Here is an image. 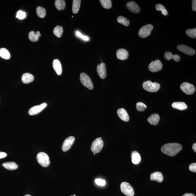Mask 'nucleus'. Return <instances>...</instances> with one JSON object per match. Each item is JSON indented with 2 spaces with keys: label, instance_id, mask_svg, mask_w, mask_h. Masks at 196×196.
Here are the masks:
<instances>
[{
  "label": "nucleus",
  "instance_id": "obj_25",
  "mask_svg": "<svg viewBox=\"0 0 196 196\" xmlns=\"http://www.w3.org/2000/svg\"><path fill=\"white\" fill-rule=\"evenodd\" d=\"M2 166L5 168L9 170H15L18 167L17 164L15 162H9L3 163Z\"/></svg>",
  "mask_w": 196,
  "mask_h": 196
},
{
  "label": "nucleus",
  "instance_id": "obj_37",
  "mask_svg": "<svg viewBox=\"0 0 196 196\" xmlns=\"http://www.w3.org/2000/svg\"><path fill=\"white\" fill-rule=\"evenodd\" d=\"M96 183L98 185L101 186H103L105 185V181L104 180L101 179H97L95 180Z\"/></svg>",
  "mask_w": 196,
  "mask_h": 196
},
{
  "label": "nucleus",
  "instance_id": "obj_2",
  "mask_svg": "<svg viewBox=\"0 0 196 196\" xmlns=\"http://www.w3.org/2000/svg\"><path fill=\"white\" fill-rule=\"evenodd\" d=\"M142 86L145 90L151 92H157L160 89V84L158 83H152L150 80L144 82Z\"/></svg>",
  "mask_w": 196,
  "mask_h": 196
},
{
  "label": "nucleus",
  "instance_id": "obj_20",
  "mask_svg": "<svg viewBox=\"0 0 196 196\" xmlns=\"http://www.w3.org/2000/svg\"><path fill=\"white\" fill-rule=\"evenodd\" d=\"M34 77L31 73H26L23 74L21 77V80L24 84H28L34 81Z\"/></svg>",
  "mask_w": 196,
  "mask_h": 196
},
{
  "label": "nucleus",
  "instance_id": "obj_30",
  "mask_svg": "<svg viewBox=\"0 0 196 196\" xmlns=\"http://www.w3.org/2000/svg\"><path fill=\"white\" fill-rule=\"evenodd\" d=\"M117 21L119 23L122 24V25L126 26H128L130 24L129 20L123 16H118L117 18Z\"/></svg>",
  "mask_w": 196,
  "mask_h": 196
},
{
  "label": "nucleus",
  "instance_id": "obj_40",
  "mask_svg": "<svg viewBox=\"0 0 196 196\" xmlns=\"http://www.w3.org/2000/svg\"><path fill=\"white\" fill-rule=\"evenodd\" d=\"M7 156V154L5 152H0V159L5 158Z\"/></svg>",
  "mask_w": 196,
  "mask_h": 196
},
{
  "label": "nucleus",
  "instance_id": "obj_8",
  "mask_svg": "<svg viewBox=\"0 0 196 196\" xmlns=\"http://www.w3.org/2000/svg\"><path fill=\"white\" fill-rule=\"evenodd\" d=\"M153 29V27L150 24H148L141 27L138 32V35L140 37L145 38L150 34L151 32Z\"/></svg>",
  "mask_w": 196,
  "mask_h": 196
},
{
  "label": "nucleus",
  "instance_id": "obj_4",
  "mask_svg": "<svg viewBox=\"0 0 196 196\" xmlns=\"http://www.w3.org/2000/svg\"><path fill=\"white\" fill-rule=\"evenodd\" d=\"M80 80L83 85L90 90H92L93 85L92 80L88 75L85 73H81L80 75Z\"/></svg>",
  "mask_w": 196,
  "mask_h": 196
},
{
  "label": "nucleus",
  "instance_id": "obj_19",
  "mask_svg": "<svg viewBox=\"0 0 196 196\" xmlns=\"http://www.w3.org/2000/svg\"><path fill=\"white\" fill-rule=\"evenodd\" d=\"M160 117L158 114H154L148 118V121L151 125H157L160 121Z\"/></svg>",
  "mask_w": 196,
  "mask_h": 196
},
{
  "label": "nucleus",
  "instance_id": "obj_12",
  "mask_svg": "<svg viewBox=\"0 0 196 196\" xmlns=\"http://www.w3.org/2000/svg\"><path fill=\"white\" fill-rule=\"evenodd\" d=\"M75 138L73 136H70L64 141L62 146V149L64 152H66L70 149L71 147L74 143Z\"/></svg>",
  "mask_w": 196,
  "mask_h": 196
},
{
  "label": "nucleus",
  "instance_id": "obj_22",
  "mask_svg": "<svg viewBox=\"0 0 196 196\" xmlns=\"http://www.w3.org/2000/svg\"><path fill=\"white\" fill-rule=\"evenodd\" d=\"M172 107L174 108L177 109L181 111H183L187 108V105L183 102H174L172 104Z\"/></svg>",
  "mask_w": 196,
  "mask_h": 196
},
{
  "label": "nucleus",
  "instance_id": "obj_24",
  "mask_svg": "<svg viewBox=\"0 0 196 196\" xmlns=\"http://www.w3.org/2000/svg\"><path fill=\"white\" fill-rule=\"evenodd\" d=\"M29 39L32 42L38 41L39 39V36H41L40 32L37 31L36 33H35L33 31H31L29 33Z\"/></svg>",
  "mask_w": 196,
  "mask_h": 196
},
{
  "label": "nucleus",
  "instance_id": "obj_35",
  "mask_svg": "<svg viewBox=\"0 0 196 196\" xmlns=\"http://www.w3.org/2000/svg\"><path fill=\"white\" fill-rule=\"evenodd\" d=\"M136 107L137 111H145L147 108V106L145 103L141 102H138L136 103Z\"/></svg>",
  "mask_w": 196,
  "mask_h": 196
},
{
  "label": "nucleus",
  "instance_id": "obj_7",
  "mask_svg": "<svg viewBox=\"0 0 196 196\" xmlns=\"http://www.w3.org/2000/svg\"><path fill=\"white\" fill-rule=\"evenodd\" d=\"M180 88L183 92L188 95L193 94L195 91L194 86L187 82L182 83L180 86Z\"/></svg>",
  "mask_w": 196,
  "mask_h": 196
},
{
  "label": "nucleus",
  "instance_id": "obj_34",
  "mask_svg": "<svg viewBox=\"0 0 196 196\" xmlns=\"http://www.w3.org/2000/svg\"><path fill=\"white\" fill-rule=\"evenodd\" d=\"M186 33L188 36L192 38H196V28L187 30Z\"/></svg>",
  "mask_w": 196,
  "mask_h": 196
},
{
  "label": "nucleus",
  "instance_id": "obj_17",
  "mask_svg": "<svg viewBox=\"0 0 196 196\" xmlns=\"http://www.w3.org/2000/svg\"><path fill=\"white\" fill-rule=\"evenodd\" d=\"M53 67L57 75H61L62 74V67L59 60L57 59L54 60L53 62Z\"/></svg>",
  "mask_w": 196,
  "mask_h": 196
},
{
  "label": "nucleus",
  "instance_id": "obj_41",
  "mask_svg": "<svg viewBox=\"0 0 196 196\" xmlns=\"http://www.w3.org/2000/svg\"><path fill=\"white\" fill-rule=\"evenodd\" d=\"M81 38L82 39H83V40L85 41H88L89 40V38H88V37L84 36V35H83V36H82Z\"/></svg>",
  "mask_w": 196,
  "mask_h": 196
},
{
  "label": "nucleus",
  "instance_id": "obj_31",
  "mask_svg": "<svg viewBox=\"0 0 196 196\" xmlns=\"http://www.w3.org/2000/svg\"><path fill=\"white\" fill-rule=\"evenodd\" d=\"M36 13L39 17L40 18H44L46 15V9L41 7H38L36 8Z\"/></svg>",
  "mask_w": 196,
  "mask_h": 196
},
{
  "label": "nucleus",
  "instance_id": "obj_23",
  "mask_svg": "<svg viewBox=\"0 0 196 196\" xmlns=\"http://www.w3.org/2000/svg\"><path fill=\"white\" fill-rule=\"evenodd\" d=\"M132 162L133 164H138L141 161V157L138 152L134 151L132 153Z\"/></svg>",
  "mask_w": 196,
  "mask_h": 196
},
{
  "label": "nucleus",
  "instance_id": "obj_28",
  "mask_svg": "<svg viewBox=\"0 0 196 196\" xmlns=\"http://www.w3.org/2000/svg\"><path fill=\"white\" fill-rule=\"evenodd\" d=\"M0 56L4 59H9L10 58V54L9 51L5 48L0 49Z\"/></svg>",
  "mask_w": 196,
  "mask_h": 196
},
{
  "label": "nucleus",
  "instance_id": "obj_9",
  "mask_svg": "<svg viewBox=\"0 0 196 196\" xmlns=\"http://www.w3.org/2000/svg\"><path fill=\"white\" fill-rule=\"evenodd\" d=\"M163 65L161 61L159 60H156L152 61L149 65V70L152 72H156L161 70L162 68Z\"/></svg>",
  "mask_w": 196,
  "mask_h": 196
},
{
  "label": "nucleus",
  "instance_id": "obj_38",
  "mask_svg": "<svg viewBox=\"0 0 196 196\" xmlns=\"http://www.w3.org/2000/svg\"><path fill=\"white\" fill-rule=\"evenodd\" d=\"M189 170L192 172H196V163H194L190 164L189 167Z\"/></svg>",
  "mask_w": 196,
  "mask_h": 196
},
{
  "label": "nucleus",
  "instance_id": "obj_46",
  "mask_svg": "<svg viewBox=\"0 0 196 196\" xmlns=\"http://www.w3.org/2000/svg\"><path fill=\"white\" fill-rule=\"evenodd\" d=\"M95 154H95V153H94V155H95Z\"/></svg>",
  "mask_w": 196,
  "mask_h": 196
},
{
  "label": "nucleus",
  "instance_id": "obj_10",
  "mask_svg": "<svg viewBox=\"0 0 196 196\" xmlns=\"http://www.w3.org/2000/svg\"><path fill=\"white\" fill-rule=\"evenodd\" d=\"M47 106V104L46 103H43L39 105L34 106L30 109L28 113L31 115H36L43 111Z\"/></svg>",
  "mask_w": 196,
  "mask_h": 196
},
{
  "label": "nucleus",
  "instance_id": "obj_1",
  "mask_svg": "<svg viewBox=\"0 0 196 196\" xmlns=\"http://www.w3.org/2000/svg\"><path fill=\"white\" fill-rule=\"evenodd\" d=\"M182 149L181 144L177 143H171L165 144L162 146L161 151L163 153L170 156H176Z\"/></svg>",
  "mask_w": 196,
  "mask_h": 196
},
{
  "label": "nucleus",
  "instance_id": "obj_21",
  "mask_svg": "<svg viewBox=\"0 0 196 196\" xmlns=\"http://www.w3.org/2000/svg\"><path fill=\"white\" fill-rule=\"evenodd\" d=\"M164 58L167 60H170L171 59H173L176 62H179L180 60V56L178 54L173 55L172 53L170 52H167L164 53Z\"/></svg>",
  "mask_w": 196,
  "mask_h": 196
},
{
  "label": "nucleus",
  "instance_id": "obj_6",
  "mask_svg": "<svg viewBox=\"0 0 196 196\" xmlns=\"http://www.w3.org/2000/svg\"><path fill=\"white\" fill-rule=\"evenodd\" d=\"M121 190L122 192L128 196H133L134 195V189L130 184L126 182H123L121 183Z\"/></svg>",
  "mask_w": 196,
  "mask_h": 196
},
{
  "label": "nucleus",
  "instance_id": "obj_3",
  "mask_svg": "<svg viewBox=\"0 0 196 196\" xmlns=\"http://www.w3.org/2000/svg\"><path fill=\"white\" fill-rule=\"evenodd\" d=\"M38 163L42 166L47 167L50 164V158L48 155L44 152H40L36 156Z\"/></svg>",
  "mask_w": 196,
  "mask_h": 196
},
{
  "label": "nucleus",
  "instance_id": "obj_5",
  "mask_svg": "<svg viewBox=\"0 0 196 196\" xmlns=\"http://www.w3.org/2000/svg\"><path fill=\"white\" fill-rule=\"evenodd\" d=\"M103 146V142L101 137L96 139L91 145V149L94 153H97L101 150Z\"/></svg>",
  "mask_w": 196,
  "mask_h": 196
},
{
  "label": "nucleus",
  "instance_id": "obj_44",
  "mask_svg": "<svg viewBox=\"0 0 196 196\" xmlns=\"http://www.w3.org/2000/svg\"><path fill=\"white\" fill-rule=\"evenodd\" d=\"M192 148L194 151L195 152H196V144L194 143L193 144L192 146Z\"/></svg>",
  "mask_w": 196,
  "mask_h": 196
},
{
  "label": "nucleus",
  "instance_id": "obj_36",
  "mask_svg": "<svg viewBox=\"0 0 196 196\" xmlns=\"http://www.w3.org/2000/svg\"><path fill=\"white\" fill-rule=\"evenodd\" d=\"M26 13L21 10L19 11L18 12H17L16 15V17L19 19H23L26 18Z\"/></svg>",
  "mask_w": 196,
  "mask_h": 196
},
{
  "label": "nucleus",
  "instance_id": "obj_18",
  "mask_svg": "<svg viewBox=\"0 0 196 196\" xmlns=\"http://www.w3.org/2000/svg\"><path fill=\"white\" fill-rule=\"evenodd\" d=\"M163 177L162 173L156 171L152 173L150 175V179L152 181H156L159 183H161L163 181Z\"/></svg>",
  "mask_w": 196,
  "mask_h": 196
},
{
  "label": "nucleus",
  "instance_id": "obj_33",
  "mask_svg": "<svg viewBox=\"0 0 196 196\" xmlns=\"http://www.w3.org/2000/svg\"><path fill=\"white\" fill-rule=\"evenodd\" d=\"M156 10L158 11H161L162 14L163 15L166 16L168 15V12H167L166 9L161 4H156Z\"/></svg>",
  "mask_w": 196,
  "mask_h": 196
},
{
  "label": "nucleus",
  "instance_id": "obj_14",
  "mask_svg": "<svg viewBox=\"0 0 196 196\" xmlns=\"http://www.w3.org/2000/svg\"><path fill=\"white\" fill-rule=\"evenodd\" d=\"M126 6L129 10L133 13H138L140 11L139 6L134 1H130L128 2L126 4Z\"/></svg>",
  "mask_w": 196,
  "mask_h": 196
},
{
  "label": "nucleus",
  "instance_id": "obj_13",
  "mask_svg": "<svg viewBox=\"0 0 196 196\" xmlns=\"http://www.w3.org/2000/svg\"><path fill=\"white\" fill-rule=\"evenodd\" d=\"M98 75L101 79H105L107 76V68L105 64L103 62H101L100 64L98 65L97 67Z\"/></svg>",
  "mask_w": 196,
  "mask_h": 196
},
{
  "label": "nucleus",
  "instance_id": "obj_43",
  "mask_svg": "<svg viewBox=\"0 0 196 196\" xmlns=\"http://www.w3.org/2000/svg\"><path fill=\"white\" fill-rule=\"evenodd\" d=\"M182 196H195V195L192 193H186Z\"/></svg>",
  "mask_w": 196,
  "mask_h": 196
},
{
  "label": "nucleus",
  "instance_id": "obj_47",
  "mask_svg": "<svg viewBox=\"0 0 196 196\" xmlns=\"http://www.w3.org/2000/svg\"><path fill=\"white\" fill-rule=\"evenodd\" d=\"M73 196V195H71V196Z\"/></svg>",
  "mask_w": 196,
  "mask_h": 196
},
{
  "label": "nucleus",
  "instance_id": "obj_26",
  "mask_svg": "<svg viewBox=\"0 0 196 196\" xmlns=\"http://www.w3.org/2000/svg\"><path fill=\"white\" fill-rule=\"evenodd\" d=\"M81 1L80 0H73V1L72 10L73 13L76 14L78 13L79 10Z\"/></svg>",
  "mask_w": 196,
  "mask_h": 196
},
{
  "label": "nucleus",
  "instance_id": "obj_27",
  "mask_svg": "<svg viewBox=\"0 0 196 196\" xmlns=\"http://www.w3.org/2000/svg\"><path fill=\"white\" fill-rule=\"evenodd\" d=\"M54 5L58 10H63L66 6V3L63 0H56L54 2Z\"/></svg>",
  "mask_w": 196,
  "mask_h": 196
},
{
  "label": "nucleus",
  "instance_id": "obj_42",
  "mask_svg": "<svg viewBox=\"0 0 196 196\" xmlns=\"http://www.w3.org/2000/svg\"><path fill=\"white\" fill-rule=\"evenodd\" d=\"M76 34L77 36L80 38H81L82 36H83V35L81 33H80V32H79L78 31H76Z\"/></svg>",
  "mask_w": 196,
  "mask_h": 196
},
{
  "label": "nucleus",
  "instance_id": "obj_45",
  "mask_svg": "<svg viewBox=\"0 0 196 196\" xmlns=\"http://www.w3.org/2000/svg\"><path fill=\"white\" fill-rule=\"evenodd\" d=\"M31 196L30 195L27 194V195H25V196Z\"/></svg>",
  "mask_w": 196,
  "mask_h": 196
},
{
  "label": "nucleus",
  "instance_id": "obj_32",
  "mask_svg": "<svg viewBox=\"0 0 196 196\" xmlns=\"http://www.w3.org/2000/svg\"><path fill=\"white\" fill-rule=\"evenodd\" d=\"M100 2L105 9H110L112 7V2L111 0H100Z\"/></svg>",
  "mask_w": 196,
  "mask_h": 196
},
{
  "label": "nucleus",
  "instance_id": "obj_29",
  "mask_svg": "<svg viewBox=\"0 0 196 196\" xmlns=\"http://www.w3.org/2000/svg\"><path fill=\"white\" fill-rule=\"evenodd\" d=\"M54 34L58 38H60L63 33V28L61 26H57L54 28Z\"/></svg>",
  "mask_w": 196,
  "mask_h": 196
},
{
  "label": "nucleus",
  "instance_id": "obj_16",
  "mask_svg": "<svg viewBox=\"0 0 196 196\" xmlns=\"http://www.w3.org/2000/svg\"><path fill=\"white\" fill-rule=\"evenodd\" d=\"M116 56L118 59L123 60L127 59L128 58L129 53L125 49L120 48L117 51Z\"/></svg>",
  "mask_w": 196,
  "mask_h": 196
},
{
  "label": "nucleus",
  "instance_id": "obj_11",
  "mask_svg": "<svg viewBox=\"0 0 196 196\" xmlns=\"http://www.w3.org/2000/svg\"><path fill=\"white\" fill-rule=\"evenodd\" d=\"M177 48L179 51L188 55L193 56L195 54V51L194 49L185 45H178Z\"/></svg>",
  "mask_w": 196,
  "mask_h": 196
},
{
  "label": "nucleus",
  "instance_id": "obj_39",
  "mask_svg": "<svg viewBox=\"0 0 196 196\" xmlns=\"http://www.w3.org/2000/svg\"><path fill=\"white\" fill-rule=\"evenodd\" d=\"M192 9L194 11H196V0H193L192 2Z\"/></svg>",
  "mask_w": 196,
  "mask_h": 196
},
{
  "label": "nucleus",
  "instance_id": "obj_15",
  "mask_svg": "<svg viewBox=\"0 0 196 196\" xmlns=\"http://www.w3.org/2000/svg\"><path fill=\"white\" fill-rule=\"evenodd\" d=\"M117 114L121 119L125 122H128L129 120L128 114L125 109L121 108L118 109Z\"/></svg>",
  "mask_w": 196,
  "mask_h": 196
}]
</instances>
